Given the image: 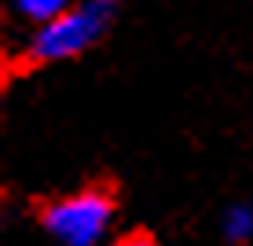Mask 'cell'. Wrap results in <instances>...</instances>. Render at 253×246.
Segmentation results:
<instances>
[{
	"instance_id": "cell-1",
	"label": "cell",
	"mask_w": 253,
	"mask_h": 246,
	"mask_svg": "<svg viewBox=\"0 0 253 246\" xmlns=\"http://www.w3.org/2000/svg\"><path fill=\"white\" fill-rule=\"evenodd\" d=\"M118 7L121 0H74L66 11L26 33L22 59L30 66H55L84 55L107 37V30L118 19Z\"/></svg>"
},
{
	"instance_id": "cell-2",
	"label": "cell",
	"mask_w": 253,
	"mask_h": 246,
	"mask_svg": "<svg viewBox=\"0 0 253 246\" xmlns=\"http://www.w3.org/2000/svg\"><path fill=\"white\" fill-rule=\"evenodd\" d=\"M41 224L59 246H99L114 224V198L99 188L66 191L44 206Z\"/></svg>"
},
{
	"instance_id": "cell-3",
	"label": "cell",
	"mask_w": 253,
	"mask_h": 246,
	"mask_svg": "<svg viewBox=\"0 0 253 246\" xmlns=\"http://www.w3.org/2000/svg\"><path fill=\"white\" fill-rule=\"evenodd\" d=\"M70 4H74V0H7V11H11V19H19L26 30H33V26L55 19L59 11H66Z\"/></svg>"
},
{
	"instance_id": "cell-4",
	"label": "cell",
	"mask_w": 253,
	"mask_h": 246,
	"mask_svg": "<svg viewBox=\"0 0 253 246\" xmlns=\"http://www.w3.org/2000/svg\"><path fill=\"white\" fill-rule=\"evenodd\" d=\"M220 235L228 243H250L253 239V206L250 202H231L220 213Z\"/></svg>"
},
{
	"instance_id": "cell-5",
	"label": "cell",
	"mask_w": 253,
	"mask_h": 246,
	"mask_svg": "<svg viewBox=\"0 0 253 246\" xmlns=\"http://www.w3.org/2000/svg\"><path fill=\"white\" fill-rule=\"evenodd\" d=\"M114 246H158V243L147 239V235H125V239H118Z\"/></svg>"
}]
</instances>
